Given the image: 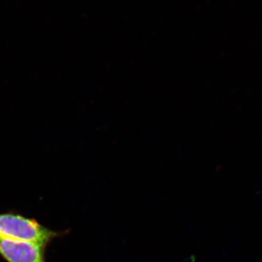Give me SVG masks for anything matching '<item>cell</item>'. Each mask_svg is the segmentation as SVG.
<instances>
[{
	"instance_id": "cell-1",
	"label": "cell",
	"mask_w": 262,
	"mask_h": 262,
	"mask_svg": "<svg viewBox=\"0 0 262 262\" xmlns=\"http://www.w3.org/2000/svg\"><path fill=\"white\" fill-rule=\"evenodd\" d=\"M67 232H58L45 227L35 219L29 218L15 211L0 213V237L34 243L48 247Z\"/></svg>"
},
{
	"instance_id": "cell-2",
	"label": "cell",
	"mask_w": 262,
	"mask_h": 262,
	"mask_svg": "<svg viewBox=\"0 0 262 262\" xmlns=\"http://www.w3.org/2000/svg\"><path fill=\"white\" fill-rule=\"evenodd\" d=\"M47 248L34 243L0 237V256L6 262H47Z\"/></svg>"
}]
</instances>
